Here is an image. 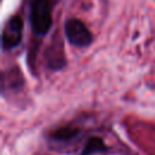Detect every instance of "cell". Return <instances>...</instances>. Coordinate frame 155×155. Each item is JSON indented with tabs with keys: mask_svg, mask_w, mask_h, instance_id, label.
Segmentation results:
<instances>
[{
	"mask_svg": "<svg viewBox=\"0 0 155 155\" xmlns=\"http://www.w3.org/2000/svg\"><path fill=\"white\" fill-rule=\"evenodd\" d=\"M52 0H31L29 21L31 30L36 36H45L52 25Z\"/></svg>",
	"mask_w": 155,
	"mask_h": 155,
	"instance_id": "obj_1",
	"label": "cell"
},
{
	"mask_svg": "<svg viewBox=\"0 0 155 155\" xmlns=\"http://www.w3.org/2000/svg\"><path fill=\"white\" fill-rule=\"evenodd\" d=\"M64 31L68 41L76 47H87L93 41V35L90 29L78 18H70L65 22Z\"/></svg>",
	"mask_w": 155,
	"mask_h": 155,
	"instance_id": "obj_2",
	"label": "cell"
},
{
	"mask_svg": "<svg viewBox=\"0 0 155 155\" xmlns=\"http://www.w3.org/2000/svg\"><path fill=\"white\" fill-rule=\"evenodd\" d=\"M23 38V19L19 15L12 16L5 24L2 29L1 44L2 50L8 51L17 47Z\"/></svg>",
	"mask_w": 155,
	"mask_h": 155,
	"instance_id": "obj_3",
	"label": "cell"
},
{
	"mask_svg": "<svg viewBox=\"0 0 155 155\" xmlns=\"http://www.w3.org/2000/svg\"><path fill=\"white\" fill-rule=\"evenodd\" d=\"M46 58H47V64L52 70H59L65 67V56L63 51V45L58 40L53 42L47 52H46Z\"/></svg>",
	"mask_w": 155,
	"mask_h": 155,
	"instance_id": "obj_4",
	"label": "cell"
},
{
	"mask_svg": "<svg viewBox=\"0 0 155 155\" xmlns=\"http://www.w3.org/2000/svg\"><path fill=\"white\" fill-rule=\"evenodd\" d=\"M107 149L108 148L101 137L91 136L87 139V142L85 143V145L81 150V155H93V154H98V153H104V151H107Z\"/></svg>",
	"mask_w": 155,
	"mask_h": 155,
	"instance_id": "obj_5",
	"label": "cell"
},
{
	"mask_svg": "<svg viewBox=\"0 0 155 155\" xmlns=\"http://www.w3.org/2000/svg\"><path fill=\"white\" fill-rule=\"evenodd\" d=\"M79 133H80V130L78 127L63 126V127L54 130L51 133V138H53L54 140H59V142H67V140L74 139Z\"/></svg>",
	"mask_w": 155,
	"mask_h": 155,
	"instance_id": "obj_6",
	"label": "cell"
},
{
	"mask_svg": "<svg viewBox=\"0 0 155 155\" xmlns=\"http://www.w3.org/2000/svg\"><path fill=\"white\" fill-rule=\"evenodd\" d=\"M23 82L24 80H23L22 73L18 69L10 70V74L2 73V87L7 85L8 88H18L23 85Z\"/></svg>",
	"mask_w": 155,
	"mask_h": 155,
	"instance_id": "obj_7",
	"label": "cell"
}]
</instances>
